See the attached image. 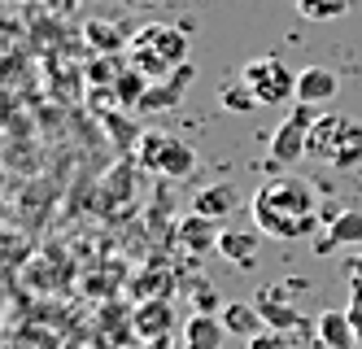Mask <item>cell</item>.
Masks as SVG:
<instances>
[{"label":"cell","instance_id":"obj_1","mask_svg":"<svg viewBox=\"0 0 362 349\" xmlns=\"http://www.w3.org/2000/svg\"><path fill=\"white\" fill-rule=\"evenodd\" d=\"M253 223L271 240H310L319 227V197L297 175H271L253 193Z\"/></svg>","mask_w":362,"mask_h":349},{"label":"cell","instance_id":"obj_2","mask_svg":"<svg viewBox=\"0 0 362 349\" xmlns=\"http://www.w3.org/2000/svg\"><path fill=\"white\" fill-rule=\"evenodd\" d=\"M132 66L144 79H170V70L188 66V35L179 26H162V22H148L132 35Z\"/></svg>","mask_w":362,"mask_h":349},{"label":"cell","instance_id":"obj_3","mask_svg":"<svg viewBox=\"0 0 362 349\" xmlns=\"http://www.w3.org/2000/svg\"><path fill=\"white\" fill-rule=\"evenodd\" d=\"M305 157H315L323 166H336V171L358 166L362 162V127L345 114H319L315 127H310Z\"/></svg>","mask_w":362,"mask_h":349},{"label":"cell","instance_id":"obj_4","mask_svg":"<svg viewBox=\"0 0 362 349\" xmlns=\"http://www.w3.org/2000/svg\"><path fill=\"white\" fill-rule=\"evenodd\" d=\"M140 166L166 179H188L197 171V149L166 131H144L140 136Z\"/></svg>","mask_w":362,"mask_h":349},{"label":"cell","instance_id":"obj_5","mask_svg":"<svg viewBox=\"0 0 362 349\" xmlns=\"http://www.w3.org/2000/svg\"><path fill=\"white\" fill-rule=\"evenodd\" d=\"M240 84L253 92L257 105H284V101H297V70H288L279 57H253L240 66Z\"/></svg>","mask_w":362,"mask_h":349},{"label":"cell","instance_id":"obj_6","mask_svg":"<svg viewBox=\"0 0 362 349\" xmlns=\"http://www.w3.org/2000/svg\"><path fill=\"white\" fill-rule=\"evenodd\" d=\"M315 118H319V110H315V105H301V101L284 114V122L275 127V136H271V162L275 166H293V162H301V157H305Z\"/></svg>","mask_w":362,"mask_h":349},{"label":"cell","instance_id":"obj_7","mask_svg":"<svg viewBox=\"0 0 362 349\" xmlns=\"http://www.w3.org/2000/svg\"><path fill=\"white\" fill-rule=\"evenodd\" d=\"M253 306H257V314H262V324H267L271 332H284V336H288V332H315V328L305 324V314L293 310L288 297H284L279 288H262V292L253 297Z\"/></svg>","mask_w":362,"mask_h":349},{"label":"cell","instance_id":"obj_8","mask_svg":"<svg viewBox=\"0 0 362 349\" xmlns=\"http://www.w3.org/2000/svg\"><path fill=\"white\" fill-rule=\"evenodd\" d=\"M336 92H341V79H336V70H327V66H305V70H297V101L301 105H332L336 101Z\"/></svg>","mask_w":362,"mask_h":349},{"label":"cell","instance_id":"obj_9","mask_svg":"<svg viewBox=\"0 0 362 349\" xmlns=\"http://www.w3.org/2000/svg\"><path fill=\"white\" fill-rule=\"evenodd\" d=\"M170 324H175V314H170V302L166 297H148L132 314V328H136L140 341H162L170 332Z\"/></svg>","mask_w":362,"mask_h":349},{"label":"cell","instance_id":"obj_10","mask_svg":"<svg viewBox=\"0 0 362 349\" xmlns=\"http://www.w3.org/2000/svg\"><path fill=\"white\" fill-rule=\"evenodd\" d=\"M188 79H192V66H179L170 79L153 84L144 92V101L136 105V114H162V110H170V105H179V96H184V88H188Z\"/></svg>","mask_w":362,"mask_h":349},{"label":"cell","instance_id":"obj_11","mask_svg":"<svg viewBox=\"0 0 362 349\" xmlns=\"http://www.w3.org/2000/svg\"><path fill=\"white\" fill-rule=\"evenodd\" d=\"M240 210V193H236V183H210L205 193H197L192 201V214H201V219H210V223H223L227 214H236Z\"/></svg>","mask_w":362,"mask_h":349},{"label":"cell","instance_id":"obj_12","mask_svg":"<svg viewBox=\"0 0 362 349\" xmlns=\"http://www.w3.org/2000/svg\"><path fill=\"white\" fill-rule=\"evenodd\" d=\"M179 245H184L188 253H218V236H223V227L218 223H210V219H201V214H188L184 223H179Z\"/></svg>","mask_w":362,"mask_h":349},{"label":"cell","instance_id":"obj_13","mask_svg":"<svg viewBox=\"0 0 362 349\" xmlns=\"http://www.w3.org/2000/svg\"><path fill=\"white\" fill-rule=\"evenodd\" d=\"M315 336L323 349H358V336H354V324L345 310H323L315 319Z\"/></svg>","mask_w":362,"mask_h":349},{"label":"cell","instance_id":"obj_14","mask_svg":"<svg viewBox=\"0 0 362 349\" xmlns=\"http://www.w3.org/2000/svg\"><path fill=\"white\" fill-rule=\"evenodd\" d=\"M336 245H362V210H341L327 223V236L319 240V253H332Z\"/></svg>","mask_w":362,"mask_h":349},{"label":"cell","instance_id":"obj_15","mask_svg":"<svg viewBox=\"0 0 362 349\" xmlns=\"http://www.w3.org/2000/svg\"><path fill=\"white\" fill-rule=\"evenodd\" d=\"M227 328L218 314H192L184 328V349H223Z\"/></svg>","mask_w":362,"mask_h":349},{"label":"cell","instance_id":"obj_16","mask_svg":"<svg viewBox=\"0 0 362 349\" xmlns=\"http://www.w3.org/2000/svg\"><path fill=\"white\" fill-rule=\"evenodd\" d=\"M223 328H227V336H257V332H267V324H262V314H257V306L253 302H227L223 306Z\"/></svg>","mask_w":362,"mask_h":349},{"label":"cell","instance_id":"obj_17","mask_svg":"<svg viewBox=\"0 0 362 349\" xmlns=\"http://www.w3.org/2000/svg\"><path fill=\"white\" fill-rule=\"evenodd\" d=\"M83 40H88V48L105 52V57H110V52H118L122 44H132V40H127V35L118 31V26H114V22H100V18H92V22L83 26Z\"/></svg>","mask_w":362,"mask_h":349},{"label":"cell","instance_id":"obj_18","mask_svg":"<svg viewBox=\"0 0 362 349\" xmlns=\"http://www.w3.org/2000/svg\"><path fill=\"white\" fill-rule=\"evenodd\" d=\"M257 240L249 236V231H231V227H223V236H218V253L227 258V262H236V266H249L253 258H257Z\"/></svg>","mask_w":362,"mask_h":349},{"label":"cell","instance_id":"obj_19","mask_svg":"<svg viewBox=\"0 0 362 349\" xmlns=\"http://www.w3.org/2000/svg\"><path fill=\"white\" fill-rule=\"evenodd\" d=\"M153 84L136 70V66H127V70H118V79H114V96H118V105H127V110H136V105L144 101V92H148Z\"/></svg>","mask_w":362,"mask_h":349},{"label":"cell","instance_id":"obj_20","mask_svg":"<svg viewBox=\"0 0 362 349\" xmlns=\"http://www.w3.org/2000/svg\"><path fill=\"white\" fill-rule=\"evenodd\" d=\"M293 5H297V13H301L305 22H332V18L349 13L354 0H293Z\"/></svg>","mask_w":362,"mask_h":349},{"label":"cell","instance_id":"obj_21","mask_svg":"<svg viewBox=\"0 0 362 349\" xmlns=\"http://www.w3.org/2000/svg\"><path fill=\"white\" fill-rule=\"evenodd\" d=\"M349 324H354V336H358V349H362V280H349Z\"/></svg>","mask_w":362,"mask_h":349},{"label":"cell","instance_id":"obj_22","mask_svg":"<svg viewBox=\"0 0 362 349\" xmlns=\"http://www.w3.org/2000/svg\"><path fill=\"white\" fill-rule=\"evenodd\" d=\"M223 105L231 114H245V110H257V101H253V92L240 84V88H223Z\"/></svg>","mask_w":362,"mask_h":349},{"label":"cell","instance_id":"obj_23","mask_svg":"<svg viewBox=\"0 0 362 349\" xmlns=\"http://www.w3.org/2000/svg\"><path fill=\"white\" fill-rule=\"evenodd\" d=\"M249 349H293V341L284 336V332H271V328H267V332H257V336L249 341Z\"/></svg>","mask_w":362,"mask_h":349},{"label":"cell","instance_id":"obj_24","mask_svg":"<svg viewBox=\"0 0 362 349\" xmlns=\"http://www.w3.org/2000/svg\"><path fill=\"white\" fill-rule=\"evenodd\" d=\"M22 341H27V349H57V336L53 332H27Z\"/></svg>","mask_w":362,"mask_h":349},{"label":"cell","instance_id":"obj_25","mask_svg":"<svg viewBox=\"0 0 362 349\" xmlns=\"http://www.w3.org/2000/svg\"><path fill=\"white\" fill-rule=\"evenodd\" d=\"M349 275H354V280H362V253H354V258H349Z\"/></svg>","mask_w":362,"mask_h":349},{"label":"cell","instance_id":"obj_26","mask_svg":"<svg viewBox=\"0 0 362 349\" xmlns=\"http://www.w3.org/2000/svg\"><path fill=\"white\" fill-rule=\"evenodd\" d=\"M27 5H35V0H27Z\"/></svg>","mask_w":362,"mask_h":349}]
</instances>
